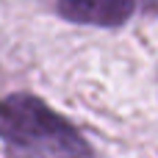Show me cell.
I'll list each match as a JSON object with an SVG mask.
<instances>
[{
    "label": "cell",
    "mask_w": 158,
    "mask_h": 158,
    "mask_svg": "<svg viewBox=\"0 0 158 158\" xmlns=\"http://www.w3.org/2000/svg\"><path fill=\"white\" fill-rule=\"evenodd\" d=\"M0 139L14 158H97L67 117L28 92L0 100Z\"/></svg>",
    "instance_id": "1"
},
{
    "label": "cell",
    "mask_w": 158,
    "mask_h": 158,
    "mask_svg": "<svg viewBox=\"0 0 158 158\" xmlns=\"http://www.w3.org/2000/svg\"><path fill=\"white\" fill-rule=\"evenodd\" d=\"M56 8L75 25L122 28L136 11V0H56Z\"/></svg>",
    "instance_id": "2"
},
{
    "label": "cell",
    "mask_w": 158,
    "mask_h": 158,
    "mask_svg": "<svg viewBox=\"0 0 158 158\" xmlns=\"http://www.w3.org/2000/svg\"><path fill=\"white\" fill-rule=\"evenodd\" d=\"M136 3H142L144 8H158V0H136Z\"/></svg>",
    "instance_id": "3"
}]
</instances>
